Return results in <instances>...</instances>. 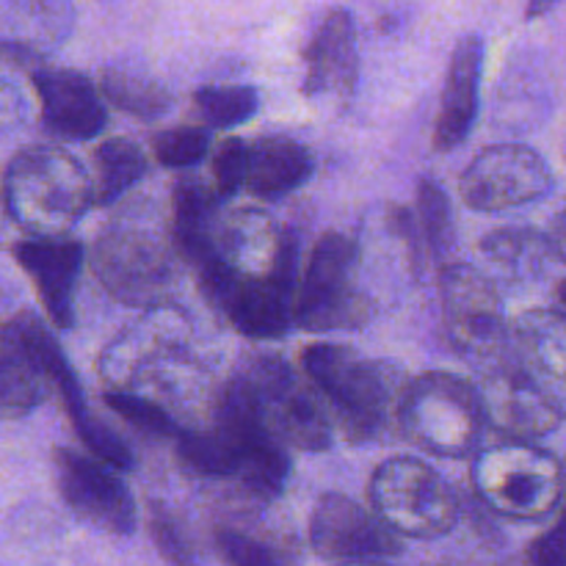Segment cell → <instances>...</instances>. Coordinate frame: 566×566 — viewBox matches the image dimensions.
<instances>
[{
    "label": "cell",
    "mask_w": 566,
    "mask_h": 566,
    "mask_svg": "<svg viewBox=\"0 0 566 566\" xmlns=\"http://www.w3.org/2000/svg\"><path fill=\"white\" fill-rule=\"evenodd\" d=\"M302 368L348 440H374L398 423L407 385L392 363L365 359L340 343H315L302 352Z\"/></svg>",
    "instance_id": "cell-1"
},
{
    "label": "cell",
    "mask_w": 566,
    "mask_h": 566,
    "mask_svg": "<svg viewBox=\"0 0 566 566\" xmlns=\"http://www.w3.org/2000/svg\"><path fill=\"white\" fill-rule=\"evenodd\" d=\"M9 221L31 238H66L94 205V182L81 160L53 144L20 149L3 171Z\"/></svg>",
    "instance_id": "cell-2"
},
{
    "label": "cell",
    "mask_w": 566,
    "mask_h": 566,
    "mask_svg": "<svg viewBox=\"0 0 566 566\" xmlns=\"http://www.w3.org/2000/svg\"><path fill=\"white\" fill-rule=\"evenodd\" d=\"M177 260L171 230L164 232L153 221L119 216L97 235L92 249V269L105 291L130 307H160L177 285Z\"/></svg>",
    "instance_id": "cell-3"
},
{
    "label": "cell",
    "mask_w": 566,
    "mask_h": 566,
    "mask_svg": "<svg viewBox=\"0 0 566 566\" xmlns=\"http://www.w3.org/2000/svg\"><path fill=\"white\" fill-rule=\"evenodd\" d=\"M398 426L409 440L434 457H470L479 451L486 429L479 387L442 370L418 376L403 392Z\"/></svg>",
    "instance_id": "cell-4"
},
{
    "label": "cell",
    "mask_w": 566,
    "mask_h": 566,
    "mask_svg": "<svg viewBox=\"0 0 566 566\" xmlns=\"http://www.w3.org/2000/svg\"><path fill=\"white\" fill-rule=\"evenodd\" d=\"M260 423L274 440L298 451H326L335 437V418L307 376H298L285 359L254 357L238 370Z\"/></svg>",
    "instance_id": "cell-5"
},
{
    "label": "cell",
    "mask_w": 566,
    "mask_h": 566,
    "mask_svg": "<svg viewBox=\"0 0 566 566\" xmlns=\"http://www.w3.org/2000/svg\"><path fill=\"white\" fill-rule=\"evenodd\" d=\"M475 495L512 520H536L562 503L564 464L534 442H495L475 453Z\"/></svg>",
    "instance_id": "cell-6"
},
{
    "label": "cell",
    "mask_w": 566,
    "mask_h": 566,
    "mask_svg": "<svg viewBox=\"0 0 566 566\" xmlns=\"http://www.w3.org/2000/svg\"><path fill=\"white\" fill-rule=\"evenodd\" d=\"M370 503L398 536L437 539L459 520V501L448 481L412 457L387 459L370 479Z\"/></svg>",
    "instance_id": "cell-7"
},
{
    "label": "cell",
    "mask_w": 566,
    "mask_h": 566,
    "mask_svg": "<svg viewBox=\"0 0 566 566\" xmlns=\"http://www.w3.org/2000/svg\"><path fill=\"white\" fill-rule=\"evenodd\" d=\"M357 243L326 232L310 252L296 296V326L307 332L359 329L368 321V296L357 282Z\"/></svg>",
    "instance_id": "cell-8"
},
{
    "label": "cell",
    "mask_w": 566,
    "mask_h": 566,
    "mask_svg": "<svg viewBox=\"0 0 566 566\" xmlns=\"http://www.w3.org/2000/svg\"><path fill=\"white\" fill-rule=\"evenodd\" d=\"M440 302L446 335L459 354L484 365V370L506 363L503 352L512 346V329L490 276L468 263L446 265L440 274Z\"/></svg>",
    "instance_id": "cell-9"
},
{
    "label": "cell",
    "mask_w": 566,
    "mask_h": 566,
    "mask_svg": "<svg viewBox=\"0 0 566 566\" xmlns=\"http://www.w3.org/2000/svg\"><path fill=\"white\" fill-rule=\"evenodd\" d=\"M66 357L53 332L28 310L0 324V412L28 415L59 392Z\"/></svg>",
    "instance_id": "cell-10"
},
{
    "label": "cell",
    "mask_w": 566,
    "mask_h": 566,
    "mask_svg": "<svg viewBox=\"0 0 566 566\" xmlns=\"http://www.w3.org/2000/svg\"><path fill=\"white\" fill-rule=\"evenodd\" d=\"M553 188V171L536 149L525 144H495L470 160L459 191L473 210L501 213L536 202Z\"/></svg>",
    "instance_id": "cell-11"
},
{
    "label": "cell",
    "mask_w": 566,
    "mask_h": 566,
    "mask_svg": "<svg viewBox=\"0 0 566 566\" xmlns=\"http://www.w3.org/2000/svg\"><path fill=\"white\" fill-rule=\"evenodd\" d=\"M53 470L61 497L77 517L108 534H133L136 503L114 468L72 448H55Z\"/></svg>",
    "instance_id": "cell-12"
},
{
    "label": "cell",
    "mask_w": 566,
    "mask_h": 566,
    "mask_svg": "<svg viewBox=\"0 0 566 566\" xmlns=\"http://www.w3.org/2000/svg\"><path fill=\"white\" fill-rule=\"evenodd\" d=\"M310 545L321 558L337 564L379 562L403 551L398 534L381 523L379 514L340 492L321 495L315 503L310 517Z\"/></svg>",
    "instance_id": "cell-13"
},
{
    "label": "cell",
    "mask_w": 566,
    "mask_h": 566,
    "mask_svg": "<svg viewBox=\"0 0 566 566\" xmlns=\"http://www.w3.org/2000/svg\"><path fill=\"white\" fill-rule=\"evenodd\" d=\"M479 387L486 426L506 442H534L558 429L564 412L520 363H503L484 370Z\"/></svg>",
    "instance_id": "cell-14"
},
{
    "label": "cell",
    "mask_w": 566,
    "mask_h": 566,
    "mask_svg": "<svg viewBox=\"0 0 566 566\" xmlns=\"http://www.w3.org/2000/svg\"><path fill=\"white\" fill-rule=\"evenodd\" d=\"M17 265L36 287V296L55 329L75 324V287L86 249L75 238H25L11 247Z\"/></svg>",
    "instance_id": "cell-15"
},
{
    "label": "cell",
    "mask_w": 566,
    "mask_h": 566,
    "mask_svg": "<svg viewBox=\"0 0 566 566\" xmlns=\"http://www.w3.org/2000/svg\"><path fill=\"white\" fill-rule=\"evenodd\" d=\"M31 83L42 111V125L53 136L64 142H86L105 130L108 122L105 99L99 86H94L86 75L36 66L31 72Z\"/></svg>",
    "instance_id": "cell-16"
},
{
    "label": "cell",
    "mask_w": 566,
    "mask_h": 566,
    "mask_svg": "<svg viewBox=\"0 0 566 566\" xmlns=\"http://www.w3.org/2000/svg\"><path fill=\"white\" fill-rule=\"evenodd\" d=\"M304 94L329 103H348L357 86V25L346 9H335L318 22L304 50Z\"/></svg>",
    "instance_id": "cell-17"
},
{
    "label": "cell",
    "mask_w": 566,
    "mask_h": 566,
    "mask_svg": "<svg viewBox=\"0 0 566 566\" xmlns=\"http://www.w3.org/2000/svg\"><path fill=\"white\" fill-rule=\"evenodd\" d=\"M285 238L287 230H280L263 210H230L221 213L208 260H219L230 274L243 280H265L280 271Z\"/></svg>",
    "instance_id": "cell-18"
},
{
    "label": "cell",
    "mask_w": 566,
    "mask_h": 566,
    "mask_svg": "<svg viewBox=\"0 0 566 566\" xmlns=\"http://www.w3.org/2000/svg\"><path fill=\"white\" fill-rule=\"evenodd\" d=\"M514 357L520 368L566 412V313L531 310L512 329Z\"/></svg>",
    "instance_id": "cell-19"
},
{
    "label": "cell",
    "mask_w": 566,
    "mask_h": 566,
    "mask_svg": "<svg viewBox=\"0 0 566 566\" xmlns=\"http://www.w3.org/2000/svg\"><path fill=\"white\" fill-rule=\"evenodd\" d=\"M481 64H484V42L479 36L459 39L451 64H448L442 105L434 122V136H431L437 153L457 149L473 130V122L479 116Z\"/></svg>",
    "instance_id": "cell-20"
},
{
    "label": "cell",
    "mask_w": 566,
    "mask_h": 566,
    "mask_svg": "<svg viewBox=\"0 0 566 566\" xmlns=\"http://www.w3.org/2000/svg\"><path fill=\"white\" fill-rule=\"evenodd\" d=\"M313 153L291 136H263L249 142L247 191L260 199H276L296 191L313 175Z\"/></svg>",
    "instance_id": "cell-21"
},
{
    "label": "cell",
    "mask_w": 566,
    "mask_h": 566,
    "mask_svg": "<svg viewBox=\"0 0 566 566\" xmlns=\"http://www.w3.org/2000/svg\"><path fill=\"white\" fill-rule=\"evenodd\" d=\"M219 199L216 188H208L193 177H182L175 186L169 230L180 258L193 269L213 252V235L221 219Z\"/></svg>",
    "instance_id": "cell-22"
},
{
    "label": "cell",
    "mask_w": 566,
    "mask_h": 566,
    "mask_svg": "<svg viewBox=\"0 0 566 566\" xmlns=\"http://www.w3.org/2000/svg\"><path fill=\"white\" fill-rule=\"evenodd\" d=\"M59 396L64 401L66 415L72 420V429L81 437L83 446L88 448L97 462L108 464L114 470H130L133 468V451L127 448V442L116 434L114 429L103 423L97 415L88 409L86 398H83V387L77 381V376L72 374V368H66L59 379Z\"/></svg>",
    "instance_id": "cell-23"
},
{
    "label": "cell",
    "mask_w": 566,
    "mask_h": 566,
    "mask_svg": "<svg viewBox=\"0 0 566 566\" xmlns=\"http://www.w3.org/2000/svg\"><path fill=\"white\" fill-rule=\"evenodd\" d=\"M149 169L144 149L130 138H108L94 149V205L108 208L125 197Z\"/></svg>",
    "instance_id": "cell-24"
},
{
    "label": "cell",
    "mask_w": 566,
    "mask_h": 566,
    "mask_svg": "<svg viewBox=\"0 0 566 566\" xmlns=\"http://www.w3.org/2000/svg\"><path fill=\"white\" fill-rule=\"evenodd\" d=\"M99 94L114 108L138 116V119L164 116L171 105V94L164 83L144 75V72L122 70V66H108V70L99 72Z\"/></svg>",
    "instance_id": "cell-25"
},
{
    "label": "cell",
    "mask_w": 566,
    "mask_h": 566,
    "mask_svg": "<svg viewBox=\"0 0 566 566\" xmlns=\"http://www.w3.org/2000/svg\"><path fill=\"white\" fill-rule=\"evenodd\" d=\"M177 453L191 473L205 479H238L241 457L235 446L219 429H182L177 437Z\"/></svg>",
    "instance_id": "cell-26"
},
{
    "label": "cell",
    "mask_w": 566,
    "mask_h": 566,
    "mask_svg": "<svg viewBox=\"0 0 566 566\" xmlns=\"http://www.w3.org/2000/svg\"><path fill=\"white\" fill-rule=\"evenodd\" d=\"M486 258L506 269L509 274L531 276L536 274V265L547 258L556 254L551 247V238H542L531 230H497L481 243Z\"/></svg>",
    "instance_id": "cell-27"
},
{
    "label": "cell",
    "mask_w": 566,
    "mask_h": 566,
    "mask_svg": "<svg viewBox=\"0 0 566 566\" xmlns=\"http://www.w3.org/2000/svg\"><path fill=\"white\" fill-rule=\"evenodd\" d=\"M197 114L202 116L205 125L210 127H238L252 119L260 108V94L252 86H205L193 94Z\"/></svg>",
    "instance_id": "cell-28"
},
{
    "label": "cell",
    "mask_w": 566,
    "mask_h": 566,
    "mask_svg": "<svg viewBox=\"0 0 566 566\" xmlns=\"http://www.w3.org/2000/svg\"><path fill=\"white\" fill-rule=\"evenodd\" d=\"M420 235H423L426 252L442 258L453 247V210L446 191L437 182H418V202H415Z\"/></svg>",
    "instance_id": "cell-29"
},
{
    "label": "cell",
    "mask_w": 566,
    "mask_h": 566,
    "mask_svg": "<svg viewBox=\"0 0 566 566\" xmlns=\"http://www.w3.org/2000/svg\"><path fill=\"white\" fill-rule=\"evenodd\" d=\"M105 403H108L122 420H127L133 429L142 431V434L169 437V440H177V437L182 434L175 415H171L164 403H155L142 396H130V392H105Z\"/></svg>",
    "instance_id": "cell-30"
},
{
    "label": "cell",
    "mask_w": 566,
    "mask_h": 566,
    "mask_svg": "<svg viewBox=\"0 0 566 566\" xmlns=\"http://www.w3.org/2000/svg\"><path fill=\"white\" fill-rule=\"evenodd\" d=\"M210 149V133L205 127L193 125H180L171 127V130L158 133L153 138V153L155 160L169 169H188V166H197L199 160L208 155Z\"/></svg>",
    "instance_id": "cell-31"
},
{
    "label": "cell",
    "mask_w": 566,
    "mask_h": 566,
    "mask_svg": "<svg viewBox=\"0 0 566 566\" xmlns=\"http://www.w3.org/2000/svg\"><path fill=\"white\" fill-rule=\"evenodd\" d=\"M216 545H219L227 566H293V558L287 553L247 534V531L221 528L216 534Z\"/></svg>",
    "instance_id": "cell-32"
},
{
    "label": "cell",
    "mask_w": 566,
    "mask_h": 566,
    "mask_svg": "<svg viewBox=\"0 0 566 566\" xmlns=\"http://www.w3.org/2000/svg\"><path fill=\"white\" fill-rule=\"evenodd\" d=\"M149 536H153L155 547L160 556L175 566H197V551L188 536L186 525L166 512L164 506H155L149 514Z\"/></svg>",
    "instance_id": "cell-33"
},
{
    "label": "cell",
    "mask_w": 566,
    "mask_h": 566,
    "mask_svg": "<svg viewBox=\"0 0 566 566\" xmlns=\"http://www.w3.org/2000/svg\"><path fill=\"white\" fill-rule=\"evenodd\" d=\"M213 182L216 193L221 199L232 197L241 188H247V175H249V142L243 138H224V142L216 147L213 155Z\"/></svg>",
    "instance_id": "cell-34"
},
{
    "label": "cell",
    "mask_w": 566,
    "mask_h": 566,
    "mask_svg": "<svg viewBox=\"0 0 566 566\" xmlns=\"http://www.w3.org/2000/svg\"><path fill=\"white\" fill-rule=\"evenodd\" d=\"M531 566H566V512L542 536H536L528 551Z\"/></svg>",
    "instance_id": "cell-35"
},
{
    "label": "cell",
    "mask_w": 566,
    "mask_h": 566,
    "mask_svg": "<svg viewBox=\"0 0 566 566\" xmlns=\"http://www.w3.org/2000/svg\"><path fill=\"white\" fill-rule=\"evenodd\" d=\"M25 116V97L11 81L0 77V130L20 125Z\"/></svg>",
    "instance_id": "cell-36"
},
{
    "label": "cell",
    "mask_w": 566,
    "mask_h": 566,
    "mask_svg": "<svg viewBox=\"0 0 566 566\" xmlns=\"http://www.w3.org/2000/svg\"><path fill=\"white\" fill-rule=\"evenodd\" d=\"M547 238H551V247L553 252H556V258H562L566 263V210L553 221V230Z\"/></svg>",
    "instance_id": "cell-37"
},
{
    "label": "cell",
    "mask_w": 566,
    "mask_h": 566,
    "mask_svg": "<svg viewBox=\"0 0 566 566\" xmlns=\"http://www.w3.org/2000/svg\"><path fill=\"white\" fill-rule=\"evenodd\" d=\"M6 221H9V213H6V205H3V193H0V238H3V230H6Z\"/></svg>",
    "instance_id": "cell-38"
},
{
    "label": "cell",
    "mask_w": 566,
    "mask_h": 566,
    "mask_svg": "<svg viewBox=\"0 0 566 566\" xmlns=\"http://www.w3.org/2000/svg\"><path fill=\"white\" fill-rule=\"evenodd\" d=\"M558 302H562V310L566 313V280L558 285Z\"/></svg>",
    "instance_id": "cell-39"
},
{
    "label": "cell",
    "mask_w": 566,
    "mask_h": 566,
    "mask_svg": "<svg viewBox=\"0 0 566 566\" xmlns=\"http://www.w3.org/2000/svg\"><path fill=\"white\" fill-rule=\"evenodd\" d=\"M337 566H387L381 562H354V564H337Z\"/></svg>",
    "instance_id": "cell-40"
},
{
    "label": "cell",
    "mask_w": 566,
    "mask_h": 566,
    "mask_svg": "<svg viewBox=\"0 0 566 566\" xmlns=\"http://www.w3.org/2000/svg\"><path fill=\"white\" fill-rule=\"evenodd\" d=\"M564 475H566V464H564Z\"/></svg>",
    "instance_id": "cell-41"
}]
</instances>
